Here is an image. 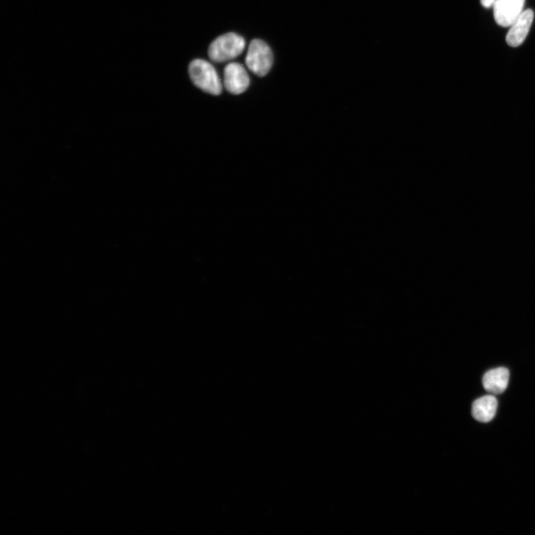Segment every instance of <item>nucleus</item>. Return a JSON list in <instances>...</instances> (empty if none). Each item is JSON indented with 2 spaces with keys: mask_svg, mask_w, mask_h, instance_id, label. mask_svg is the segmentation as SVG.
Here are the masks:
<instances>
[{
  "mask_svg": "<svg viewBox=\"0 0 535 535\" xmlns=\"http://www.w3.org/2000/svg\"><path fill=\"white\" fill-rule=\"evenodd\" d=\"M189 72L194 85L200 90L213 95L222 93L221 78L209 62L203 59L194 60L189 65Z\"/></svg>",
  "mask_w": 535,
  "mask_h": 535,
  "instance_id": "nucleus-1",
  "label": "nucleus"
},
{
  "mask_svg": "<svg viewBox=\"0 0 535 535\" xmlns=\"http://www.w3.org/2000/svg\"><path fill=\"white\" fill-rule=\"evenodd\" d=\"M250 85V78L243 65L231 63L224 69V86L233 95H240Z\"/></svg>",
  "mask_w": 535,
  "mask_h": 535,
  "instance_id": "nucleus-5",
  "label": "nucleus"
},
{
  "mask_svg": "<svg viewBox=\"0 0 535 535\" xmlns=\"http://www.w3.org/2000/svg\"><path fill=\"white\" fill-rule=\"evenodd\" d=\"M495 2H496V0H481V4L484 8L492 7L494 4Z\"/></svg>",
  "mask_w": 535,
  "mask_h": 535,
  "instance_id": "nucleus-9",
  "label": "nucleus"
},
{
  "mask_svg": "<svg viewBox=\"0 0 535 535\" xmlns=\"http://www.w3.org/2000/svg\"><path fill=\"white\" fill-rule=\"evenodd\" d=\"M497 407L498 401L494 395L484 396L475 401L472 415L480 423H489L494 419Z\"/></svg>",
  "mask_w": 535,
  "mask_h": 535,
  "instance_id": "nucleus-8",
  "label": "nucleus"
},
{
  "mask_svg": "<svg viewBox=\"0 0 535 535\" xmlns=\"http://www.w3.org/2000/svg\"><path fill=\"white\" fill-rule=\"evenodd\" d=\"M525 0H496L494 4V18L503 27L512 26L523 13Z\"/></svg>",
  "mask_w": 535,
  "mask_h": 535,
  "instance_id": "nucleus-4",
  "label": "nucleus"
},
{
  "mask_svg": "<svg viewBox=\"0 0 535 535\" xmlns=\"http://www.w3.org/2000/svg\"><path fill=\"white\" fill-rule=\"evenodd\" d=\"M534 20V12L528 9L522 13L520 18L512 26L507 37V43L512 47L520 46L528 36Z\"/></svg>",
  "mask_w": 535,
  "mask_h": 535,
  "instance_id": "nucleus-6",
  "label": "nucleus"
},
{
  "mask_svg": "<svg viewBox=\"0 0 535 535\" xmlns=\"http://www.w3.org/2000/svg\"><path fill=\"white\" fill-rule=\"evenodd\" d=\"M510 374L505 367L491 370L484 375L482 383L484 390L492 395L503 393L507 388Z\"/></svg>",
  "mask_w": 535,
  "mask_h": 535,
  "instance_id": "nucleus-7",
  "label": "nucleus"
},
{
  "mask_svg": "<svg viewBox=\"0 0 535 535\" xmlns=\"http://www.w3.org/2000/svg\"><path fill=\"white\" fill-rule=\"evenodd\" d=\"M245 41L236 33H225L209 46L208 56L215 63H224L237 58L244 51Z\"/></svg>",
  "mask_w": 535,
  "mask_h": 535,
  "instance_id": "nucleus-2",
  "label": "nucleus"
},
{
  "mask_svg": "<svg viewBox=\"0 0 535 535\" xmlns=\"http://www.w3.org/2000/svg\"><path fill=\"white\" fill-rule=\"evenodd\" d=\"M273 60V53L269 45L259 39L250 42L245 57V64L250 72L264 77L272 69Z\"/></svg>",
  "mask_w": 535,
  "mask_h": 535,
  "instance_id": "nucleus-3",
  "label": "nucleus"
}]
</instances>
